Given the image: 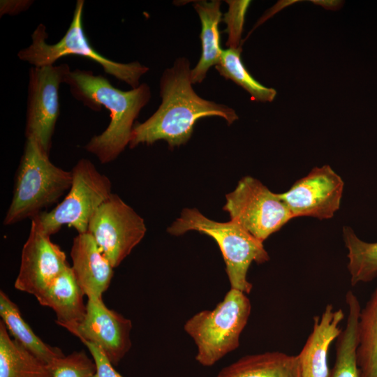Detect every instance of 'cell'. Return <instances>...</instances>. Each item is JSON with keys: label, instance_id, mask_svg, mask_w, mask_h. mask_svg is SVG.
<instances>
[{"label": "cell", "instance_id": "cell-1", "mask_svg": "<svg viewBox=\"0 0 377 377\" xmlns=\"http://www.w3.org/2000/svg\"><path fill=\"white\" fill-rule=\"evenodd\" d=\"M191 73L190 61L185 57L176 59L172 67L164 70L159 82L161 103L146 121L135 123L130 148L159 140L170 147L179 146L190 139L200 118L220 117L228 125L239 119L232 108L199 96L192 87Z\"/></svg>", "mask_w": 377, "mask_h": 377}, {"label": "cell", "instance_id": "cell-2", "mask_svg": "<svg viewBox=\"0 0 377 377\" xmlns=\"http://www.w3.org/2000/svg\"><path fill=\"white\" fill-rule=\"evenodd\" d=\"M64 83L74 98L90 110L101 111L104 107L110 112L108 127L91 137L84 149L101 163L113 161L129 145L134 121L151 98L150 87L142 83L135 89L122 91L104 76L78 68L71 71Z\"/></svg>", "mask_w": 377, "mask_h": 377}, {"label": "cell", "instance_id": "cell-3", "mask_svg": "<svg viewBox=\"0 0 377 377\" xmlns=\"http://www.w3.org/2000/svg\"><path fill=\"white\" fill-rule=\"evenodd\" d=\"M71 170L56 166L33 138H26L17 170L13 198L3 221L10 226L33 219L42 210L56 203L69 190Z\"/></svg>", "mask_w": 377, "mask_h": 377}, {"label": "cell", "instance_id": "cell-4", "mask_svg": "<svg viewBox=\"0 0 377 377\" xmlns=\"http://www.w3.org/2000/svg\"><path fill=\"white\" fill-rule=\"evenodd\" d=\"M84 1L77 0L72 21L63 37L56 43L46 42L48 34L46 27L40 24L31 34V43L17 53L18 58L32 66L54 65L63 57L77 55L99 64L104 71L132 87L140 86L141 77L149 68L138 61L124 64L113 61L101 54L91 45L83 28Z\"/></svg>", "mask_w": 377, "mask_h": 377}, {"label": "cell", "instance_id": "cell-5", "mask_svg": "<svg viewBox=\"0 0 377 377\" xmlns=\"http://www.w3.org/2000/svg\"><path fill=\"white\" fill-rule=\"evenodd\" d=\"M196 230L212 237L222 253L231 288L249 294L253 285L247 280L253 262L262 264L269 260L263 242L235 221L217 222L209 219L196 209H184L181 216L168 228L171 235H180Z\"/></svg>", "mask_w": 377, "mask_h": 377}, {"label": "cell", "instance_id": "cell-6", "mask_svg": "<svg viewBox=\"0 0 377 377\" xmlns=\"http://www.w3.org/2000/svg\"><path fill=\"white\" fill-rule=\"evenodd\" d=\"M251 311L246 294L230 288L214 309L198 312L190 318L184 329L196 345L195 360L211 367L236 350Z\"/></svg>", "mask_w": 377, "mask_h": 377}, {"label": "cell", "instance_id": "cell-7", "mask_svg": "<svg viewBox=\"0 0 377 377\" xmlns=\"http://www.w3.org/2000/svg\"><path fill=\"white\" fill-rule=\"evenodd\" d=\"M71 172L72 183L65 198L52 210L35 216L50 236L64 225L73 228L77 234L87 232L93 214L112 193L110 179L89 159H80Z\"/></svg>", "mask_w": 377, "mask_h": 377}, {"label": "cell", "instance_id": "cell-8", "mask_svg": "<svg viewBox=\"0 0 377 377\" xmlns=\"http://www.w3.org/2000/svg\"><path fill=\"white\" fill-rule=\"evenodd\" d=\"M226 198L223 210L230 219L263 242L293 219L279 193L250 176L242 178Z\"/></svg>", "mask_w": 377, "mask_h": 377}, {"label": "cell", "instance_id": "cell-9", "mask_svg": "<svg viewBox=\"0 0 377 377\" xmlns=\"http://www.w3.org/2000/svg\"><path fill=\"white\" fill-rule=\"evenodd\" d=\"M146 231L144 219L114 193L94 212L87 230L114 268L140 242Z\"/></svg>", "mask_w": 377, "mask_h": 377}, {"label": "cell", "instance_id": "cell-10", "mask_svg": "<svg viewBox=\"0 0 377 377\" xmlns=\"http://www.w3.org/2000/svg\"><path fill=\"white\" fill-rule=\"evenodd\" d=\"M71 71L67 64L29 71L25 136L34 138L48 154L60 112V85Z\"/></svg>", "mask_w": 377, "mask_h": 377}, {"label": "cell", "instance_id": "cell-11", "mask_svg": "<svg viewBox=\"0 0 377 377\" xmlns=\"http://www.w3.org/2000/svg\"><path fill=\"white\" fill-rule=\"evenodd\" d=\"M344 182L330 165L313 168L286 192L279 193L293 218H332L339 209Z\"/></svg>", "mask_w": 377, "mask_h": 377}, {"label": "cell", "instance_id": "cell-12", "mask_svg": "<svg viewBox=\"0 0 377 377\" xmlns=\"http://www.w3.org/2000/svg\"><path fill=\"white\" fill-rule=\"evenodd\" d=\"M68 265L66 253L51 241L37 219H31L14 287L36 297Z\"/></svg>", "mask_w": 377, "mask_h": 377}, {"label": "cell", "instance_id": "cell-13", "mask_svg": "<svg viewBox=\"0 0 377 377\" xmlns=\"http://www.w3.org/2000/svg\"><path fill=\"white\" fill-rule=\"evenodd\" d=\"M84 319L69 332L98 347L117 366L131 348L132 322L108 309L103 299L87 298Z\"/></svg>", "mask_w": 377, "mask_h": 377}, {"label": "cell", "instance_id": "cell-14", "mask_svg": "<svg viewBox=\"0 0 377 377\" xmlns=\"http://www.w3.org/2000/svg\"><path fill=\"white\" fill-rule=\"evenodd\" d=\"M71 257L72 270L84 295L103 299L110 285L114 267L88 232L74 237Z\"/></svg>", "mask_w": 377, "mask_h": 377}, {"label": "cell", "instance_id": "cell-15", "mask_svg": "<svg viewBox=\"0 0 377 377\" xmlns=\"http://www.w3.org/2000/svg\"><path fill=\"white\" fill-rule=\"evenodd\" d=\"M344 317L343 311L334 309L331 304L320 316H314L311 332L297 355L302 377H328L329 348L342 331L339 325Z\"/></svg>", "mask_w": 377, "mask_h": 377}, {"label": "cell", "instance_id": "cell-16", "mask_svg": "<svg viewBox=\"0 0 377 377\" xmlns=\"http://www.w3.org/2000/svg\"><path fill=\"white\" fill-rule=\"evenodd\" d=\"M84 295L68 265L36 298L40 305L55 312L59 325L70 331L85 316Z\"/></svg>", "mask_w": 377, "mask_h": 377}, {"label": "cell", "instance_id": "cell-17", "mask_svg": "<svg viewBox=\"0 0 377 377\" xmlns=\"http://www.w3.org/2000/svg\"><path fill=\"white\" fill-rule=\"evenodd\" d=\"M215 377H302L298 355L279 351L243 356Z\"/></svg>", "mask_w": 377, "mask_h": 377}, {"label": "cell", "instance_id": "cell-18", "mask_svg": "<svg viewBox=\"0 0 377 377\" xmlns=\"http://www.w3.org/2000/svg\"><path fill=\"white\" fill-rule=\"evenodd\" d=\"M221 5L219 0L199 1L193 3L201 22L200 36L202 54L197 65L191 69V77L193 84L202 82L208 70L220 62L223 52L220 46L219 30L222 16Z\"/></svg>", "mask_w": 377, "mask_h": 377}, {"label": "cell", "instance_id": "cell-19", "mask_svg": "<svg viewBox=\"0 0 377 377\" xmlns=\"http://www.w3.org/2000/svg\"><path fill=\"white\" fill-rule=\"evenodd\" d=\"M0 377H53L51 367L22 346L0 321Z\"/></svg>", "mask_w": 377, "mask_h": 377}, {"label": "cell", "instance_id": "cell-20", "mask_svg": "<svg viewBox=\"0 0 377 377\" xmlns=\"http://www.w3.org/2000/svg\"><path fill=\"white\" fill-rule=\"evenodd\" d=\"M345 299L348 306L346 324L337 339L336 360L328 377H362L356 357L361 306L352 290L346 293Z\"/></svg>", "mask_w": 377, "mask_h": 377}, {"label": "cell", "instance_id": "cell-21", "mask_svg": "<svg viewBox=\"0 0 377 377\" xmlns=\"http://www.w3.org/2000/svg\"><path fill=\"white\" fill-rule=\"evenodd\" d=\"M0 316L9 334L28 351L49 365L65 356L62 350L40 339L23 319L17 305L2 290L0 291Z\"/></svg>", "mask_w": 377, "mask_h": 377}, {"label": "cell", "instance_id": "cell-22", "mask_svg": "<svg viewBox=\"0 0 377 377\" xmlns=\"http://www.w3.org/2000/svg\"><path fill=\"white\" fill-rule=\"evenodd\" d=\"M356 357L362 377H377V288L361 307Z\"/></svg>", "mask_w": 377, "mask_h": 377}, {"label": "cell", "instance_id": "cell-23", "mask_svg": "<svg viewBox=\"0 0 377 377\" xmlns=\"http://www.w3.org/2000/svg\"><path fill=\"white\" fill-rule=\"evenodd\" d=\"M342 235L348 250L347 269L351 286L374 280L377 277V242L361 239L349 226H343Z\"/></svg>", "mask_w": 377, "mask_h": 377}, {"label": "cell", "instance_id": "cell-24", "mask_svg": "<svg viewBox=\"0 0 377 377\" xmlns=\"http://www.w3.org/2000/svg\"><path fill=\"white\" fill-rule=\"evenodd\" d=\"M241 53V47L223 50L220 62L215 66L216 69L221 76L233 81L246 91L252 100L272 102L276 91L262 85L251 76L242 61Z\"/></svg>", "mask_w": 377, "mask_h": 377}, {"label": "cell", "instance_id": "cell-25", "mask_svg": "<svg viewBox=\"0 0 377 377\" xmlns=\"http://www.w3.org/2000/svg\"><path fill=\"white\" fill-rule=\"evenodd\" d=\"M50 366L53 377H94L96 366L83 350L56 359Z\"/></svg>", "mask_w": 377, "mask_h": 377}, {"label": "cell", "instance_id": "cell-26", "mask_svg": "<svg viewBox=\"0 0 377 377\" xmlns=\"http://www.w3.org/2000/svg\"><path fill=\"white\" fill-rule=\"evenodd\" d=\"M228 5V10L224 15L223 21L227 25L226 31L228 34L226 46L228 48L240 47V40L244 17L250 1H226Z\"/></svg>", "mask_w": 377, "mask_h": 377}, {"label": "cell", "instance_id": "cell-27", "mask_svg": "<svg viewBox=\"0 0 377 377\" xmlns=\"http://www.w3.org/2000/svg\"><path fill=\"white\" fill-rule=\"evenodd\" d=\"M82 343L88 348L95 363L94 377H123L115 370L114 366L98 347L89 342L83 341Z\"/></svg>", "mask_w": 377, "mask_h": 377}, {"label": "cell", "instance_id": "cell-28", "mask_svg": "<svg viewBox=\"0 0 377 377\" xmlns=\"http://www.w3.org/2000/svg\"><path fill=\"white\" fill-rule=\"evenodd\" d=\"M1 17L4 15H15L30 8L34 1L30 0H1L0 1Z\"/></svg>", "mask_w": 377, "mask_h": 377}, {"label": "cell", "instance_id": "cell-29", "mask_svg": "<svg viewBox=\"0 0 377 377\" xmlns=\"http://www.w3.org/2000/svg\"><path fill=\"white\" fill-rule=\"evenodd\" d=\"M314 2H318V3H322V5L324 6L325 8H335L337 7H338L340 3H339V1H314Z\"/></svg>", "mask_w": 377, "mask_h": 377}]
</instances>
